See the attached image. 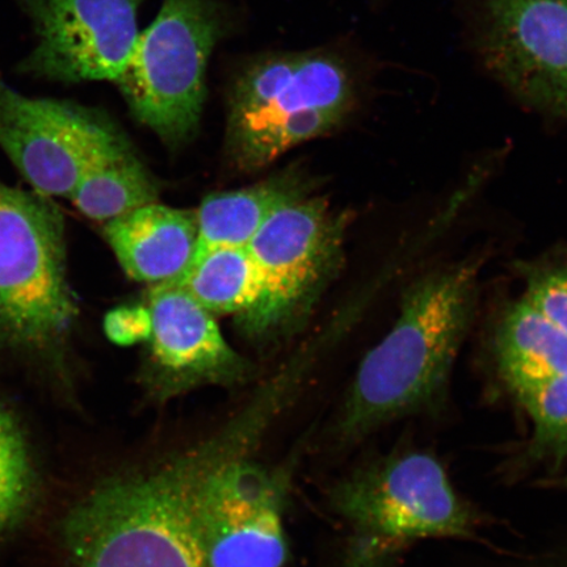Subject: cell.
I'll return each instance as SVG.
<instances>
[{
	"label": "cell",
	"mask_w": 567,
	"mask_h": 567,
	"mask_svg": "<svg viewBox=\"0 0 567 567\" xmlns=\"http://www.w3.org/2000/svg\"><path fill=\"white\" fill-rule=\"evenodd\" d=\"M480 255L429 269L403 289L388 334L360 361L328 431L349 449L402 417L437 409L476 318Z\"/></svg>",
	"instance_id": "6da1fadb"
},
{
	"label": "cell",
	"mask_w": 567,
	"mask_h": 567,
	"mask_svg": "<svg viewBox=\"0 0 567 567\" xmlns=\"http://www.w3.org/2000/svg\"><path fill=\"white\" fill-rule=\"evenodd\" d=\"M299 400L293 382L274 373L221 427L190 493V516L205 567H286V513L313 431L276 463L255 456Z\"/></svg>",
	"instance_id": "7a4b0ae2"
},
{
	"label": "cell",
	"mask_w": 567,
	"mask_h": 567,
	"mask_svg": "<svg viewBox=\"0 0 567 567\" xmlns=\"http://www.w3.org/2000/svg\"><path fill=\"white\" fill-rule=\"evenodd\" d=\"M212 437L89 487L63 519L69 567H205L190 493Z\"/></svg>",
	"instance_id": "3957f363"
},
{
	"label": "cell",
	"mask_w": 567,
	"mask_h": 567,
	"mask_svg": "<svg viewBox=\"0 0 567 567\" xmlns=\"http://www.w3.org/2000/svg\"><path fill=\"white\" fill-rule=\"evenodd\" d=\"M357 102L349 69L322 51L260 56L231 84L225 153L233 168L258 173L346 122Z\"/></svg>",
	"instance_id": "277c9868"
},
{
	"label": "cell",
	"mask_w": 567,
	"mask_h": 567,
	"mask_svg": "<svg viewBox=\"0 0 567 567\" xmlns=\"http://www.w3.org/2000/svg\"><path fill=\"white\" fill-rule=\"evenodd\" d=\"M329 505L349 529L342 567H386L403 545L472 536L474 526L443 466L421 452L360 466L331 487Z\"/></svg>",
	"instance_id": "5b68a950"
},
{
	"label": "cell",
	"mask_w": 567,
	"mask_h": 567,
	"mask_svg": "<svg viewBox=\"0 0 567 567\" xmlns=\"http://www.w3.org/2000/svg\"><path fill=\"white\" fill-rule=\"evenodd\" d=\"M76 318L61 209L51 197L0 182V344L52 357Z\"/></svg>",
	"instance_id": "8992f818"
},
{
	"label": "cell",
	"mask_w": 567,
	"mask_h": 567,
	"mask_svg": "<svg viewBox=\"0 0 567 567\" xmlns=\"http://www.w3.org/2000/svg\"><path fill=\"white\" fill-rule=\"evenodd\" d=\"M350 213L316 194L276 212L248 250L258 268L257 302L236 318L248 342L269 347L299 334L342 274Z\"/></svg>",
	"instance_id": "52a82bcc"
},
{
	"label": "cell",
	"mask_w": 567,
	"mask_h": 567,
	"mask_svg": "<svg viewBox=\"0 0 567 567\" xmlns=\"http://www.w3.org/2000/svg\"><path fill=\"white\" fill-rule=\"evenodd\" d=\"M221 34V12L212 0H163L115 83L133 117L169 148L196 136Z\"/></svg>",
	"instance_id": "ba28073f"
},
{
	"label": "cell",
	"mask_w": 567,
	"mask_h": 567,
	"mask_svg": "<svg viewBox=\"0 0 567 567\" xmlns=\"http://www.w3.org/2000/svg\"><path fill=\"white\" fill-rule=\"evenodd\" d=\"M126 142L101 111L27 96L0 75V148L35 193L70 198L84 174Z\"/></svg>",
	"instance_id": "9c48e42d"
},
{
	"label": "cell",
	"mask_w": 567,
	"mask_h": 567,
	"mask_svg": "<svg viewBox=\"0 0 567 567\" xmlns=\"http://www.w3.org/2000/svg\"><path fill=\"white\" fill-rule=\"evenodd\" d=\"M142 0H16L33 47L19 63L33 80L116 83L140 38Z\"/></svg>",
	"instance_id": "30bf717a"
},
{
	"label": "cell",
	"mask_w": 567,
	"mask_h": 567,
	"mask_svg": "<svg viewBox=\"0 0 567 567\" xmlns=\"http://www.w3.org/2000/svg\"><path fill=\"white\" fill-rule=\"evenodd\" d=\"M151 334L138 373L142 396L155 408L197 389L247 385L257 368L228 343L215 316L177 282L148 289Z\"/></svg>",
	"instance_id": "8fae6325"
},
{
	"label": "cell",
	"mask_w": 567,
	"mask_h": 567,
	"mask_svg": "<svg viewBox=\"0 0 567 567\" xmlns=\"http://www.w3.org/2000/svg\"><path fill=\"white\" fill-rule=\"evenodd\" d=\"M478 47L517 101L567 120V0H481Z\"/></svg>",
	"instance_id": "7c38bea8"
},
{
	"label": "cell",
	"mask_w": 567,
	"mask_h": 567,
	"mask_svg": "<svg viewBox=\"0 0 567 567\" xmlns=\"http://www.w3.org/2000/svg\"><path fill=\"white\" fill-rule=\"evenodd\" d=\"M103 234L124 272L151 287L179 280L197 252L196 210L159 202L104 223Z\"/></svg>",
	"instance_id": "4fadbf2b"
},
{
	"label": "cell",
	"mask_w": 567,
	"mask_h": 567,
	"mask_svg": "<svg viewBox=\"0 0 567 567\" xmlns=\"http://www.w3.org/2000/svg\"><path fill=\"white\" fill-rule=\"evenodd\" d=\"M315 189L308 169L290 165L251 186L208 195L196 209V255L216 247L248 246L276 212Z\"/></svg>",
	"instance_id": "5bb4252c"
},
{
	"label": "cell",
	"mask_w": 567,
	"mask_h": 567,
	"mask_svg": "<svg viewBox=\"0 0 567 567\" xmlns=\"http://www.w3.org/2000/svg\"><path fill=\"white\" fill-rule=\"evenodd\" d=\"M492 351L496 372L513 394L567 373V336L523 299L503 310Z\"/></svg>",
	"instance_id": "9a60e30c"
},
{
	"label": "cell",
	"mask_w": 567,
	"mask_h": 567,
	"mask_svg": "<svg viewBox=\"0 0 567 567\" xmlns=\"http://www.w3.org/2000/svg\"><path fill=\"white\" fill-rule=\"evenodd\" d=\"M158 198L157 181L130 142L91 167L70 196L84 216L102 223L158 202Z\"/></svg>",
	"instance_id": "2e32d148"
},
{
	"label": "cell",
	"mask_w": 567,
	"mask_h": 567,
	"mask_svg": "<svg viewBox=\"0 0 567 567\" xmlns=\"http://www.w3.org/2000/svg\"><path fill=\"white\" fill-rule=\"evenodd\" d=\"M181 287L213 316L246 313L257 302L260 281L247 246H223L196 255Z\"/></svg>",
	"instance_id": "e0dca14e"
},
{
	"label": "cell",
	"mask_w": 567,
	"mask_h": 567,
	"mask_svg": "<svg viewBox=\"0 0 567 567\" xmlns=\"http://www.w3.org/2000/svg\"><path fill=\"white\" fill-rule=\"evenodd\" d=\"M38 494L30 443L13 411L0 402V538L31 514Z\"/></svg>",
	"instance_id": "ac0fdd59"
},
{
	"label": "cell",
	"mask_w": 567,
	"mask_h": 567,
	"mask_svg": "<svg viewBox=\"0 0 567 567\" xmlns=\"http://www.w3.org/2000/svg\"><path fill=\"white\" fill-rule=\"evenodd\" d=\"M513 395L534 424L529 456L558 467L567 457V373Z\"/></svg>",
	"instance_id": "d6986e66"
},
{
	"label": "cell",
	"mask_w": 567,
	"mask_h": 567,
	"mask_svg": "<svg viewBox=\"0 0 567 567\" xmlns=\"http://www.w3.org/2000/svg\"><path fill=\"white\" fill-rule=\"evenodd\" d=\"M527 301L567 336V258L548 257L516 261Z\"/></svg>",
	"instance_id": "ffe728a7"
},
{
	"label": "cell",
	"mask_w": 567,
	"mask_h": 567,
	"mask_svg": "<svg viewBox=\"0 0 567 567\" xmlns=\"http://www.w3.org/2000/svg\"><path fill=\"white\" fill-rule=\"evenodd\" d=\"M104 330L113 343L132 346L145 340L151 334V316L144 308L124 307L112 310L106 315Z\"/></svg>",
	"instance_id": "44dd1931"
}]
</instances>
